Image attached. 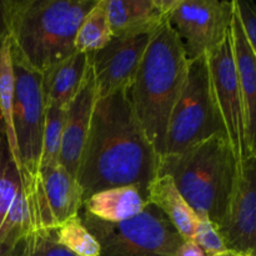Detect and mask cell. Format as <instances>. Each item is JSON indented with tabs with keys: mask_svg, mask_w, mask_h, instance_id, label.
<instances>
[{
	"mask_svg": "<svg viewBox=\"0 0 256 256\" xmlns=\"http://www.w3.org/2000/svg\"><path fill=\"white\" fill-rule=\"evenodd\" d=\"M159 155L148 140L128 90L99 98L82 148L76 182L82 202L102 190L135 185L146 198L156 178Z\"/></svg>",
	"mask_w": 256,
	"mask_h": 256,
	"instance_id": "6da1fadb",
	"label": "cell"
},
{
	"mask_svg": "<svg viewBox=\"0 0 256 256\" xmlns=\"http://www.w3.org/2000/svg\"><path fill=\"white\" fill-rule=\"evenodd\" d=\"M189 59L169 22L152 34L132 86L135 115L159 156L164 154L170 116L185 85Z\"/></svg>",
	"mask_w": 256,
	"mask_h": 256,
	"instance_id": "7a4b0ae2",
	"label": "cell"
},
{
	"mask_svg": "<svg viewBox=\"0 0 256 256\" xmlns=\"http://www.w3.org/2000/svg\"><path fill=\"white\" fill-rule=\"evenodd\" d=\"M98 0H6L10 49L44 72L75 52V38Z\"/></svg>",
	"mask_w": 256,
	"mask_h": 256,
	"instance_id": "3957f363",
	"label": "cell"
},
{
	"mask_svg": "<svg viewBox=\"0 0 256 256\" xmlns=\"http://www.w3.org/2000/svg\"><path fill=\"white\" fill-rule=\"evenodd\" d=\"M238 165L234 150L222 132L182 152L162 155L158 175L172 178L195 214L209 218L218 226L232 196Z\"/></svg>",
	"mask_w": 256,
	"mask_h": 256,
	"instance_id": "277c9868",
	"label": "cell"
},
{
	"mask_svg": "<svg viewBox=\"0 0 256 256\" xmlns=\"http://www.w3.org/2000/svg\"><path fill=\"white\" fill-rule=\"evenodd\" d=\"M85 228L100 245L99 256H178L184 239L158 208L146 202L140 214L106 222L84 210Z\"/></svg>",
	"mask_w": 256,
	"mask_h": 256,
	"instance_id": "5b68a950",
	"label": "cell"
},
{
	"mask_svg": "<svg viewBox=\"0 0 256 256\" xmlns=\"http://www.w3.org/2000/svg\"><path fill=\"white\" fill-rule=\"evenodd\" d=\"M222 132L225 134V129L212 96L206 56L202 55L189 62L185 85L168 125L162 155L182 152Z\"/></svg>",
	"mask_w": 256,
	"mask_h": 256,
	"instance_id": "8992f818",
	"label": "cell"
},
{
	"mask_svg": "<svg viewBox=\"0 0 256 256\" xmlns=\"http://www.w3.org/2000/svg\"><path fill=\"white\" fill-rule=\"evenodd\" d=\"M14 74L12 126L18 155L22 168V182L35 174L40 164L45 102L42 72L26 64L10 49Z\"/></svg>",
	"mask_w": 256,
	"mask_h": 256,
	"instance_id": "52a82bcc",
	"label": "cell"
},
{
	"mask_svg": "<svg viewBox=\"0 0 256 256\" xmlns=\"http://www.w3.org/2000/svg\"><path fill=\"white\" fill-rule=\"evenodd\" d=\"M32 232H52L70 218L80 214L82 192L76 179L60 164L40 165L22 180Z\"/></svg>",
	"mask_w": 256,
	"mask_h": 256,
	"instance_id": "ba28073f",
	"label": "cell"
},
{
	"mask_svg": "<svg viewBox=\"0 0 256 256\" xmlns=\"http://www.w3.org/2000/svg\"><path fill=\"white\" fill-rule=\"evenodd\" d=\"M232 2L179 0L168 22L179 36L189 62L222 44L230 32Z\"/></svg>",
	"mask_w": 256,
	"mask_h": 256,
	"instance_id": "9c48e42d",
	"label": "cell"
},
{
	"mask_svg": "<svg viewBox=\"0 0 256 256\" xmlns=\"http://www.w3.org/2000/svg\"><path fill=\"white\" fill-rule=\"evenodd\" d=\"M209 69L210 86L219 110L225 134L234 150L238 164L250 155L245 138L242 94L235 69L230 32L226 39L205 54Z\"/></svg>",
	"mask_w": 256,
	"mask_h": 256,
	"instance_id": "30bf717a",
	"label": "cell"
},
{
	"mask_svg": "<svg viewBox=\"0 0 256 256\" xmlns=\"http://www.w3.org/2000/svg\"><path fill=\"white\" fill-rule=\"evenodd\" d=\"M256 155L238 165L232 196L218 232L230 252L255 255L256 249Z\"/></svg>",
	"mask_w": 256,
	"mask_h": 256,
	"instance_id": "8fae6325",
	"label": "cell"
},
{
	"mask_svg": "<svg viewBox=\"0 0 256 256\" xmlns=\"http://www.w3.org/2000/svg\"><path fill=\"white\" fill-rule=\"evenodd\" d=\"M152 34L112 38L104 48L89 54L98 99L129 90Z\"/></svg>",
	"mask_w": 256,
	"mask_h": 256,
	"instance_id": "7c38bea8",
	"label": "cell"
},
{
	"mask_svg": "<svg viewBox=\"0 0 256 256\" xmlns=\"http://www.w3.org/2000/svg\"><path fill=\"white\" fill-rule=\"evenodd\" d=\"M96 100V85L89 62V68L79 92L65 110V122L60 148V165L75 179Z\"/></svg>",
	"mask_w": 256,
	"mask_h": 256,
	"instance_id": "4fadbf2b",
	"label": "cell"
},
{
	"mask_svg": "<svg viewBox=\"0 0 256 256\" xmlns=\"http://www.w3.org/2000/svg\"><path fill=\"white\" fill-rule=\"evenodd\" d=\"M230 39L242 94L248 150L250 155H256V52L245 38L235 10L230 26Z\"/></svg>",
	"mask_w": 256,
	"mask_h": 256,
	"instance_id": "5bb4252c",
	"label": "cell"
},
{
	"mask_svg": "<svg viewBox=\"0 0 256 256\" xmlns=\"http://www.w3.org/2000/svg\"><path fill=\"white\" fill-rule=\"evenodd\" d=\"M105 6L112 38L154 34L168 20L154 0H105Z\"/></svg>",
	"mask_w": 256,
	"mask_h": 256,
	"instance_id": "9a60e30c",
	"label": "cell"
},
{
	"mask_svg": "<svg viewBox=\"0 0 256 256\" xmlns=\"http://www.w3.org/2000/svg\"><path fill=\"white\" fill-rule=\"evenodd\" d=\"M88 68L89 54L76 52L42 72L46 105H55L66 110L82 86Z\"/></svg>",
	"mask_w": 256,
	"mask_h": 256,
	"instance_id": "2e32d148",
	"label": "cell"
},
{
	"mask_svg": "<svg viewBox=\"0 0 256 256\" xmlns=\"http://www.w3.org/2000/svg\"><path fill=\"white\" fill-rule=\"evenodd\" d=\"M146 202L166 216L182 239H194L199 218L185 202L172 178L158 175L148 186Z\"/></svg>",
	"mask_w": 256,
	"mask_h": 256,
	"instance_id": "e0dca14e",
	"label": "cell"
},
{
	"mask_svg": "<svg viewBox=\"0 0 256 256\" xmlns=\"http://www.w3.org/2000/svg\"><path fill=\"white\" fill-rule=\"evenodd\" d=\"M146 205V198L135 185L110 188L82 202L86 212L106 222H122L136 216Z\"/></svg>",
	"mask_w": 256,
	"mask_h": 256,
	"instance_id": "ac0fdd59",
	"label": "cell"
},
{
	"mask_svg": "<svg viewBox=\"0 0 256 256\" xmlns=\"http://www.w3.org/2000/svg\"><path fill=\"white\" fill-rule=\"evenodd\" d=\"M12 99H14V74H12L9 40L0 49V114L2 118V128L10 152L22 178L24 172L18 155L16 140H15L14 126H12Z\"/></svg>",
	"mask_w": 256,
	"mask_h": 256,
	"instance_id": "d6986e66",
	"label": "cell"
},
{
	"mask_svg": "<svg viewBox=\"0 0 256 256\" xmlns=\"http://www.w3.org/2000/svg\"><path fill=\"white\" fill-rule=\"evenodd\" d=\"M112 39L105 0H98L85 15L75 38V52L92 54L104 48Z\"/></svg>",
	"mask_w": 256,
	"mask_h": 256,
	"instance_id": "ffe728a7",
	"label": "cell"
},
{
	"mask_svg": "<svg viewBox=\"0 0 256 256\" xmlns=\"http://www.w3.org/2000/svg\"><path fill=\"white\" fill-rule=\"evenodd\" d=\"M58 244L76 256H99L100 245L85 228L80 214L70 218L52 232Z\"/></svg>",
	"mask_w": 256,
	"mask_h": 256,
	"instance_id": "44dd1931",
	"label": "cell"
},
{
	"mask_svg": "<svg viewBox=\"0 0 256 256\" xmlns=\"http://www.w3.org/2000/svg\"><path fill=\"white\" fill-rule=\"evenodd\" d=\"M22 190V182L20 170L12 159L2 130L0 132V226Z\"/></svg>",
	"mask_w": 256,
	"mask_h": 256,
	"instance_id": "7402d4cb",
	"label": "cell"
},
{
	"mask_svg": "<svg viewBox=\"0 0 256 256\" xmlns=\"http://www.w3.org/2000/svg\"><path fill=\"white\" fill-rule=\"evenodd\" d=\"M65 122V109L55 105H46L45 108L44 132H42V145L40 165L60 164V148H62V129Z\"/></svg>",
	"mask_w": 256,
	"mask_h": 256,
	"instance_id": "603a6c76",
	"label": "cell"
},
{
	"mask_svg": "<svg viewBox=\"0 0 256 256\" xmlns=\"http://www.w3.org/2000/svg\"><path fill=\"white\" fill-rule=\"evenodd\" d=\"M14 256H76L58 244L52 232H30L14 248Z\"/></svg>",
	"mask_w": 256,
	"mask_h": 256,
	"instance_id": "cb8c5ba5",
	"label": "cell"
},
{
	"mask_svg": "<svg viewBox=\"0 0 256 256\" xmlns=\"http://www.w3.org/2000/svg\"><path fill=\"white\" fill-rule=\"evenodd\" d=\"M196 230H195L194 242L202 248L206 256L222 254L228 252L219 232L218 226L206 216H198Z\"/></svg>",
	"mask_w": 256,
	"mask_h": 256,
	"instance_id": "d4e9b609",
	"label": "cell"
},
{
	"mask_svg": "<svg viewBox=\"0 0 256 256\" xmlns=\"http://www.w3.org/2000/svg\"><path fill=\"white\" fill-rule=\"evenodd\" d=\"M232 6L250 48L256 52V12L254 5L250 2L232 0Z\"/></svg>",
	"mask_w": 256,
	"mask_h": 256,
	"instance_id": "484cf974",
	"label": "cell"
},
{
	"mask_svg": "<svg viewBox=\"0 0 256 256\" xmlns=\"http://www.w3.org/2000/svg\"><path fill=\"white\" fill-rule=\"evenodd\" d=\"M9 42V22H8L6 0H0V49Z\"/></svg>",
	"mask_w": 256,
	"mask_h": 256,
	"instance_id": "4316f807",
	"label": "cell"
},
{
	"mask_svg": "<svg viewBox=\"0 0 256 256\" xmlns=\"http://www.w3.org/2000/svg\"><path fill=\"white\" fill-rule=\"evenodd\" d=\"M178 256H206L202 248L194 242V240H184L182 244L180 245Z\"/></svg>",
	"mask_w": 256,
	"mask_h": 256,
	"instance_id": "83f0119b",
	"label": "cell"
},
{
	"mask_svg": "<svg viewBox=\"0 0 256 256\" xmlns=\"http://www.w3.org/2000/svg\"><path fill=\"white\" fill-rule=\"evenodd\" d=\"M212 256H245V255H239V254H236V252L228 250V252H222V254H216V255H212Z\"/></svg>",
	"mask_w": 256,
	"mask_h": 256,
	"instance_id": "f1b7e54d",
	"label": "cell"
},
{
	"mask_svg": "<svg viewBox=\"0 0 256 256\" xmlns=\"http://www.w3.org/2000/svg\"><path fill=\"white\" fill-rule=\"evenodd\" d=\"M4 130V128H2V114H0V132H2Z\"/></svg>",
	"mask_w": 256,
	"mask_h": 256,
	"instance_id": "f546056e",
	"label": "cell"
},
{
	"mask_svg": "<svg viewBox=\"0 0 256 256\" xmlns=\"http://www.w3.org/2000/svg\"><path fill=\"white\" fill-rule=\"evenodd\" d=\"M245 256H255V255H245Z\"/></svg>",
	"mask_w": 256,
	"mask_h": 256,
	"instance_id": "4dcf8cb0",
	"label": "cell"
}]
</instances>
